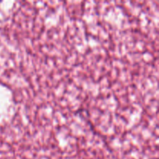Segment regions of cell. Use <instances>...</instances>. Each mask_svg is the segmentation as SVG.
Returning <instances> with one entry per match:
<instances>
[]
</instances>
